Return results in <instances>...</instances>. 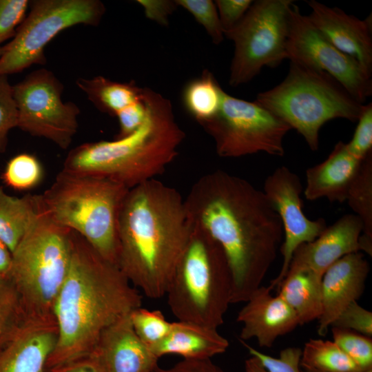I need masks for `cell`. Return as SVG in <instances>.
Segmentation results:
<instances>
[{"label": "cell", "mask_w": 372, "mask_h": 372, "mask_svg": "<svg viewBox=\"0 0 372 372\" xmlns=\"http://www.w3.org/2000/svg\"><path fill=\"white\" fill-rule=\"evenodd\" d=\"M29 5L28 0H0V44L15 36Z\"/></svg>", "instance_id": "obj_38"}, {"label": "cell", "mask_w": 372, "mask_h": 372, "mask_svg": "<svg viewBox=\"0 0 372 372\" xmlns=\"http://www.w3.org/2000/svg\"><path fill=\"white\" fill-rule=\"evenodd\" d=\"M308 19L333 46L357 61L369 74L372 71L371 17L361 20L338 8L312 0Z\"/></svg>", "instance_id": "obj_17"}, {"label": "cell", "mask_w": 372, "mask_h": 372, "mask_svg": "<svg viewBox=\"0 0 372 372\" xmlns=\"http://www.w3.org/2000/svg\"><path fill=\"white\" fill-rule=\"evenodd\" d=\"M152 372H225L211 359L183 360L174 366L164 369L157 366Z\"/></svg>", "instance_id": "obj_42"}, {"label": "cell", "mask_w": 372, "mask_h": 372, "mask_svg": "<svg viewBox=\"0 0 372 372\" xmlns=\"http://www.w3.org/2000/svg\"><path fill=\"white\" fill-rule=\"evenodd\" d=\"M146 116L147 107L141 96L140 101L124 108L116 116L119 123V132L115 138L125 137L134 133L143 125Z\"/></svg>", "instance_id": "obj_40"}, {"label": "cell", "mask_w": 372, "mask_h": 372, "mask_svg": "<svg viewBox=\"0 0 372 372\" xmlns=\"http://www.w3.org/2000/svg\"><path fill=\"white\" fill-rule=\"evenodd\" d=\"M44 372H98L88 356L45 369Z\"/></svg>", "instance_id": "obj_43"}, {"label": "cell", "mask_w": 372, "mask_h": 372, "mask_svg": "<svg viewBox=\"0 0 372 372\" xmlns=\"http://www.w3.org/2000/svg\"><path fill=\"white\" fill-rule=\"evenodd\" d=\"M39 214L37 195L10 196L0 187V240L11 253Z\"/></svg>", "instance_id": "obj_24"}, {"label": "cell", "mask_w": 372, "mask_h": 372, "mask_svg": "<svg viewBox=\"0 0 372 372\" xmlns=\"http://www.w3.org/2000/svg\"><path fill=\"white\" fill-rule=\"evenodd\" d=\"M229 345L228 340L216 329L178 320L172 322L168 335L152 351L158 359L174 354L184 360H203L224 353Z\"/></svg>", "instance_id": "obj_22"}, {"label": "cell", "mask_w": 372, "mask_h": 372, "mask_svg": "<svg viewBox=\"0 0 372 372\" xmlns=\"http://www.w3.org/2000/svg\"><path fill=\"white\" fill-rule=\"evenodd\" d=\"M300 366L324 372L363 371L333 341L322 339H310L304 344Z\"/></svg>", "instance_id": "obj_28"}, {"label": "cell", "mask_w": 372, "mask_h": 372, "mask_svg": "<svg viewBox=\"0 0 372 372\" xmlns=\"http://www.w3.org/2000/svg\"><path fill=\"white\" fill-rule=\"evenodd\" d=\"M145 12V17L161 25H167L169 16L177 8L175 1L169 0H137Z\"/></svg>", "instance_id": "obj_41"}, {"label": "cell", "mask_w": 372, "mask_h": 372, "mask_svg": "<svg viewBox=\"0 0 372 372\" xmlns=\"http://www.w3.org/2000/svg\"><path fill=\"white\" fill-rule=\"evenodd\" d=\"M214 3L225 33L233 29L241 21L253 1L216 0Z\"/></svg>", "instance_id": "obj_39"}, {"label": "cell", "mask_w": 372, "mask_h": 372, "mask_svg": "<svg viewBox=\"0 0 372 372\" xmlns=\"http://www.w3.org/2000/svg\"><path fill=\"white\" fill-rule=\"evenodd\" d=\"M302 371L303 372H324V371H321L314 370V369H304ZM357 372H372V369L362 371H357Z\"/></svg>", "instance_id": "obj_46"}, {"label": "cell", "mask_w": 372, "mask_h": 372, "mask_svg": "<svg viewBox=\"0 0 372 372\" xmlns=\"http://www.w3.org/2000/svg\"><path fill=\"white\" fill-rule=\"evenodd\" d=\"M240 341L267 372H303L300 369L302 349L299 347H287L280 351L279 357L274 358L259 351L245 341Z\"/></svg>", "instance_id": "obj_34"}, {"label": "cell", "mask_w": 372, "mask_h": 372, "mask_svg": "<svg viewBox=\"0 0 372 372\" xmlns=\"http://www.w3.org/2000/svg\"><path fill=\"white\" fill-rule=\"evenodd\" d=\"M362 161L349 152L345 143L338 142L324 161L307 169L304 197L309 200L345 202Z\"/></svg>", "instance_id": "obj_21"}, {"label": "cell", "mask_w": 372, "mask_h": 372, "mask_svg": "<svg viewBox=\"0 0 372 372\" xmlns=\"http://www.w3.org/2000/svg\"><path fill=\"white\" fill-rule=\"evenodd\" d=\"M130 316L136 335L151 351L166 338L172 327V322L166 320L160 310L140 307Z\"/></svg>", "instance_id": "obj_31"}, {"label": "cell", "mask_w": 372, "mask_h": 372, "mask_svg": "<svg viewBox=\"0 0 372 372\" xmlns=\"http://www.w3.org/2000/svg\"><path fill=\"white\" fill-rule=\"evenodd\" d=\"M12 263V253L0 240V276L7 277Z\"/></svg>", "instance_id": "obj_44"}, {"label": "cell", "mask_w": 372, "mask_h": 372, "mask_svg": "<svg viewBox=\"0 0 372 372\" xmlns=\"http://www.w3.org/2000/svg\"><path fill=\"white\" fill-rule=\"evenodd\" d=\"M191 231L175 188L154 178L130 189L118 218V268L147 297H163Z\"/></svg>", "instance_id": "obj_3"}, {"label": "cell", "mask_w": 372, "mask_h": 372, "mask_svg": "<svg viewBox=\"0 0 372 372\" xmlns=\"http://www.w3.org/2000/svg\"><path fill=\"white\" fill-rule=\"evenodd\" d=\"M130 313L107 327L88 357L98 372H152L158 358L136 335Z\"/></svg>", "instance_id": "obj_15"}, {"label": "cell", "mask_w": 372, "mask_h": 372, "mask_svg": "<svg viewBox=\"0 0 372 372\" xmlns=\"http://www.w3.org/2000/svg\"><path fill=\"white\" fill-rule=\"evenodd\" d=\"M57 338L55 318L27 319L0 350V372H44Z\"/></svg>", "instance_id": "obj_20"}, {"label": "cell", "mask_w": 372, "mask_h": 372, "mask_svg": "<svg viewBox=\"0 0 372 372\" xmlns=\"http://www.w3.org/2000/svg\"><path fill=\"white\" fill-rule=\"evenodd\" d=\"M72 248V230L39 211L12 251L7 276L27 319L55 318L54 305L69 269Z\"/></svg>", "instance_id": "obj_8"}, {"label": "cell", "mask_w": 372, "mask_h": 372, "mask_svg": "<svg viewBox=\"0 0 372 372\" xmlns=\"http://www.w3.org/2000/svg\"><path fill=\"white\" fill-rule=\"evenodd\" d=\"M224 92L214 74L205 70L199 77L185 85L183 104L187 113L200 125L218 112Z\"/></svg>", "instance_id": "obj_26"}, {"label": "cell", "mask_w": 372, "mask_h": 372, "mask_svg": "<svg viewBox=\"0 0 372 372\" xmlns=\"http://www.w3.org/2000/svg\"><path fill=\"white\" fill-rule=\"evenodd\" d=\"M362 223L356 215L342 216L314 240L302 244L296 249L286 276L310 271L322 278L327 269L342 257L362 251Z\"/></svg>", "instance_id": "obj_16"}, {"label": "cell", "mask_w": 372, "mask_h": 372, "mask_svg": "<svg viewBox=\"0 0 372 372\" xmlns=\"http://www.w3.org/2000/svg\"><path fill=\"white\" fill-rule=\"evenodd\" d=\"M3 53V47L0 46V56H1Z\"/></svg>", "instance_id": "obj_47"}, {"label": "cell", "mask_w": 372, "mask_h": 372, "mask_svg": "<svg viewBox=\"0 0 372 372\" xmlns=\"http://www.w3.org/2000/svg\"><path fill=\"white\" fill-rule=\"evenodd\" d=\"M18 111L12 85L7 76H0V153L5 152L10 131L17 127Z\"/></svg>", "instance_id": "obj_35"}, {"label": "cell", "mask_w": 372, "mask_h": 372, "mask_svg": "<svg viewBox=\"0 0 372 372\" xmlns=\"http://www.w3.org/2000/svg\"><path fill=\"white\" fill-rule=\"evenodd\" d=\"M63 85L47 69L29 74L12 85L18 111V125L32 136L43 137L65 149L78 129L79 107L61 100Z\"/></svg>", "instance_id": "obj_12"}, {"label": "cell", "mask_w": 372, "mask_h": 372, "mask_svg": "<svg viewBox=\"0 0 372 372\" xmlns=\"http://www.w3.org/2000/svg\"><path fill=\"white\" fill-rule=\"evenodd\" d=\"M20 297L8 277L0 276V350L26 321Z\"/></svg>", "instance_id": "obj_29"}, {"label": "cell", "mask_w": 372, "mask_h": 372, "mask_svg": "<svg viewBox=\"0 0 372 372\" xmlns=\"http://www.w3.org/2000/svg\"><path fill=\"white\" fill-rule=\"evenodd\" d=\"M351 140L347 144L349 152L363 160L372 152V103L364 105Z\"/></svg>", "instance_id": "obj_37"}, {"label": "cell", "mask_w": 372, "mask_h": 372, "mask_svg": "<svg viewBox=\"0 0 372 372\" xmlns=\"http://www.w3.org/2000/svg\"><path fill=\"white\" fill-rule=\"evenodd\" d=\"M76 83L97 109L114 116L142 96L143 88L134 81L120 83L97 76L92 79L79 78Z\"/></svg>", "instance_id": "obj_25"}, {"label": "cell", "mask_w": 372, "mask_h": 372, "mask_svg": "<svg viewBox=\"0 0 372 372\" xmlns=\"http://www.w3.org/2000/svg\"><path fill=\"white\" fill-rule=\"evenodd\" d=\"M370 271L360 251L347 254L330 266L322 278V312L318 333L324 336L339 314L364 292Z\"/></svg>", "instance_id": "obj_19"}, {"label": "cell", "mask_w": 372, "mask_h": 372, "mask_svg": "<svg viewBox=\"0 0 372 372\" xmlns=\"http://www.w3.org/2000/svg\"><path fill=\"white\" fill-rule=\"evenodd\" d=\"M291 0L253 1L241 21L224 33L234 41L229 83L236 87L253 79L265 66L274 68L287 59Z\"/></svg>", "instance_id": "obj_10"}, {"label": "cell", "mask_w": 372, "mask_h": 372, "mask_svg": "<svg viewBox=\"0 0 372 372\" xmlns=\"http://www.w3.org/2000/svg\"><path fill=\"white\" fill-rule=\"evenodd\" d=\"M331 327L354 331L371 337L372 312L360 306L357 301H353L339 314Z\"/></svg>", "instance_id": "obj_36"}, {"label": "cell", "mask_w": 372, "mask_h": 372, "mask_svg": "<svg viewBox=\"0 0 372 372\" xmlns=\"http://www.w3.org/2000/svg\"><path fill=\"white\" fill-rule=\"evenodd\" d=\"M333 342L363 371L372 369V340L353 331L331 327Z\"/></svg>", "instance_id": "obj_32"}, {"label": "cell", "mask_w": 372, "mask_h": 372, "mask_svg": "<svg viewBox=\"0 0 372 372\" xmlns=\"http://www.w3.org/2000/svg\"><path fill=\"white\" fill-rule=\"evenodd\" d=\"M268 287H259L239 311L236 321L242 324L240 340L255 338L261 347L271 348L280 336L300 325L291 307Z\"/></svg>", "instance_id": "obj_18"}, {"label": "cell", "mask_w": 372, "mask_h": 372, "mask_svg": "<svg viewBox=\"0 0 372 372\" xmlns=\"http://www.w3.org/2000/svg\"><path fill=\"white\" fill-rule=\"evenodd\" d=\"M42 166L33 155L23 153L12 158L2 173L3 183L19 191L30 189L41 181Z\"/></svg>", "instance_id": "obj_30"}, {"label": "cell", "mask_w": 372, "mask_h": 372, "mask_svg": "<svg viewBox=\"0 0 372 372\" xmlns=\"http://www.w3.org/2000/svg\"><path fill=\"white\" fill-rule=\"evenodd\" d=\"M362 223V251L372 255V152L362 161L346 201Z\"/></svg>", "instance_id": "obj_27"}, {"label": "cell", "mask_w": 372, "mask_h": 372, "mask_svg": "<svg viewBox=\"0 0 372 372\" xmlns=\"http://www.w3.org/2000/svg\"><path fill=\"white\" fill-rule=\"evenodd\" d=\"M279 295L294 311L300 325L318 320L322 312V278L310 271L288 274L278 286Z\"/></svg>", "instance_id": "obj_23"}, {"label": "cell", "mask_w": 372, "mask_h": 372, "mask_svg": "<svg viewBox=\"0 0 372 372\" xmlns=\"http://www.w3.org/2000/svg\"><path fill=\"white\" fill-rule=\"evenodd\" d=\"M262 192L278 214L283 228V240L280 248L282 264L278 276L268 286L272 291L285 278L296 249L317 238L327 225L322 218L311 220L305 216L301 198V180L287 167L275 169L265 178Z\"/></svg>", "instance_id": "obj_14"}, {"label": "cell", "mask_w": 372, "mask_h": 372, "mask_svg": "<svg viewBox=\"0 0 372 372\" xmlns=\"http://www.w3.org/2000/svg\"><path fill=\"white\" fill-rule=\"evenodd\" d=\"M245 372H267L256 358L251 356L245 362Z\"/></svg>", "instance_id": "obj_45"}, {"label": "cell", "mask_w": 372, "mask_h": 372, "mask_svg": "<svg viewBox=\"0 0 372 372\" xmlns=\"http://www.w3.org/2000/svg\"><path fill=\"white\" fill-rule=\"evenodd\" d=\"M214 141L218 156L238 158L258 152L285 154L284 138L291 127L256 101L224 92L218 112L200 124Z\"/></svg>", "instance_id": "obj_11"}, {"label": "cell", "mask_w": 372, "mask_h": 372, "mask_svg": "<svg viewBox=\"0 0 372 372\" xmlns=\"http://www.w3.org/2000/svg\"><path fill=\"white\" fill-rule=\"evenodd\" d=\"M286 78L255 101L295 129L309 147H319L322 126L334 118L358 121L364 105L328 74L290 61Z\"/></svg>", "instance_id": "obj_7"}, {"label": "cell", "mask_w": 372, "mask_h": 372, "mask_svg": "<svg viewBox=\"0 0 372 372\" xmlns=\"http://www.w3.org/2000/svg\"><path fill=\"white\" fill-rule=\"evenodd\" d=\"M129 189L107 178L61 170L37 198L41 214L80 234L103 258L118 266V218Z\"/></svg>", "instance_id": "obj_5"}, {"label": "cell", "mask_w": 372, "mask_h": 372, "mask_svg": "<svg viewBox=\"0 0 372 372\" xmlns=\"http://www.w3.org/2000/svg\"><path fill=\"white\" fill-rule=\"evenodd\" d=\"M287 54L290 61L328 74L362 104L371 95V74L333 46L294 3L290 12Z\"/></svg>", "instance_id": "obj_13"}, {"label": "cell", "mask_w": 372, "mask_h": 372, "mask_svg": "<svg viewBox=\"0 0 372 372\" xmlns=\"http://www.w3.org/2000/svg\"><path fill=\"white\" fill-rule=\"evenodd\" d=\"M231 292V273L223 249L192 224L165 294L173 315L178 320L218 329L224 322Z\"/></svg>", "instance_id": "obj_6"}, {"label": "cell", "mask_w": 372, "mask_h": 372, "mask_svg": "<svg viewBox=\"0 0 372 372\" xmlns=\"http://www.w3.org/2000/svg\"><path fill=\"white\" fill-rule=\"evenodd\" d=\"M72 243L69 269L54 309L57 342L45 369L88 356L107 327L142 305L138 290L117 265L74 231Z\"/></svg>", "instance_id": "obj_2"}, {"label": "cell", "mask_w": 372, "mask_h": 372, "mask_svg": "<svg viewBox=\"0 0 372 372\" xmlns=\"http://www.w3.org/2000/svg\"><path fill=\"white\" fill-rule=\"evenodd\" d=\"M11 41L3 46L0 76L43 65L44 49L59 33L74 25H98L105 12L99 0H36Z\"/></svg>", "instance_id": "obj_9"}, {"label": "cell", "mask_w": 372, "mask_h": 372, "mask_svg": "<svg viewBox=\"0 0 372 372\" xmlns=\"http://www.w3.org/2000/svg\"><path fill=\"white\" fill-rule=\"evenodd\" d=\"M184 200L191 223L224 251L232 278L231 304L245 302L261 286L282 245L278 214L262 190L219 169L199 178Z\"/></svg>", "instance_id": "obj_1"}, {"label": "cell", "mask_w": 372, "mask_h": 372, "mask_svg": "<svg viewBox=\"0 0 372 372\" xmlns=\"http://www.w3.org/2000/svg\"><path fill=\"white\" fill-rule=\"evenodd\" d=\"M147 116L134 133L113 141L83 143L68 154L62 170L107 178L132 189L162 173L178 154L185 134L169 100L143 88Z\"/></svg>", "instance_id": "obj_4"}, {"label": "cell", "mask_w": 372, "mask_h": 372, "mask_svg": "<svg viewBox=\"0 0 372 372\" xmlns=\"http://www.w3.org/2000/svg\"><path fill=\"white\" fill-rule=\"evenodd\" d=\"M181 6L194 16L201 24L215 44L220 43L224 32L220 24L215 3L211 0H176Z\"/></svg>", "instance_id": "obj_33"}]
</instances>
